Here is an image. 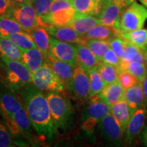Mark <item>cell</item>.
I'll return each mask as SVG.
<instances>
[{
  "label": "cell",
  "instance_id": "obj_1",
  "mask_svg": "<svg viewBox=\"0 0 147 147\" xmlns=\"http://www.w3.org/2000/svg\"><path fill=\"white\" fill-rule=\"evenodd\" d=\"M20 96L37 137L52 142L58 134V129L52 118L47 95L31 83L21 90Z\"/></svg>",
  "mask_w": 147,
  "mask_h": 147
},
{
  "label": "cell",
  "instance_id": "obj_2",
  "mask_svg": "<svg viewBox=\"0 0 147 147\" xmlns=\"http://www.w3.org/2000/svg\"><path fill=\"white\" fill-rule=\"evenodd\" d=\"M58 92H48L46 94L51 115L58 129L68 131L75 123L74 108L68 98Z\"/></svg>",
  "mask_w": 147,
  "mask_h": 147
},
{
  "label": "cell",
  "instance_id": "obj_3",
  "mask_svg": "<svg viewBox=\"0 0 147 147\" xmlns=\"http://www.w3.org/2000/svg\"><path fill=\"white\" fill-rule=\"evenodd\" d=\"M5 124L11 136L14 137V143L18 146H29L35 144L37 138L35 136L32 124L24 106L12 116H5Z\"/></svg>",
  "mask_w": 147,
  "mask_h": 147
},
{
  "label": "cell",
  "instance_id": "obj_4",
  "mask_svg": "<svg viewBox=\"0 0 147 147\" xmlns=\"http://www.w3.org/2000/svg\"><path fill=\"white\" fill-rule=\"evenodd\" d=\"M6 73V84L15 93H21V90L32 83V72L21 61L9 59L0 57Z\"/></svg>",
  "mask_w": 147,
  "mask_h": 147
},
{
  "label": "cell",
  "instance_id": "obj_5",
  "mask_svg": "<svg viewBox=\"0 0 147 147\" xmlns=\"http://www.w3.org/2000/svg\"><path fill=\"white\" fill-rule=\"evenodd\" d=\"M146 19L147 8L135 1L121 14L116 29L121 34L142 29Z\"/></svg>",
  "mask_w": 147,
  "mask_h": 147
},
{
  "label": "cell",
  "instance_id": "obj_6",
  "mask_svg": "<svg viewBox=\"0 0 147 147\" xmlns=\"http://www.w3.org/2000/svg\"><path fill=\"white\" fill-rule=\"evenodd\" d=\"M110 113V106L98 95L90 97V101L82 110V128L91 132L101 119Z\"/></svg>",
  "mask_w": 147,
  "mask_h": 147
},
{
  "label": "cell",
  "instance_id": "obj_7",
  "mask_svg": "<svg viewBox=\"0 0 147 147\" xmlns=\"http://www.w3.org/2000/svg\"><path fill=\"white\" fill-rule=\"evenodd\" d=\"M32 81L35 87L42 91L61 93L66 91L65 84L55 74L47 62L32 73Z\"/></svg>",
  "mask_w": 147,
  "mask_h": 147
},
{
  "label": "cell",
  "instance_id": "obj_8",
  "mask_svg": "<svg viewBox=\"0 0 147 147\" xmlns=\"http://www.w3.org/2000/svg\"><path fill=\"white\" fill-rule=\"evenodd\" d=\"M9 18L15 20L25 32L38 27H47V25L36 13L32 2H27L11 7Z\"/></svg>",
  "mask_w": 147,
  "mask_h": 147
},
{
  "label": "cell",
  "instance_id": "obj_9",
  "mask_svg": "<svg viewBox=\"0 0 147 147\" xmlns=\"http://www.w3.org/2000/svg\"><path fill=\"white\" fill-rule=\"evenodd\" d=\"M97 129L107 144L120 146L124 142V132L111 113L101 119L97 124Z\"/></svg>",
  "mask_w": 147,
  "mask_h": 147
},
{
  "label": "cell",
  "instance_id": "obj_10",
  "mask_svg": "<svg viewBox=\"0 0 147 147\" xmlns=\"http://www.w3.org/2000/svg\"><path fill=\"white\" fill-rule=\"evenodd\" d=\"M66 91L75 100L85 102L90 99L89 76L79 65L74 67L70 82L66 86Z\"/></svg>",
  "mask_w": 147,
  "mask_h": 147
},
{
  "label": "cell",
  "instance_id": "obj_11",
  "mask_svg": "<svg viewBox=\"0 0 147 147\" xmlns=\"http://www.w3.org/2000/svg\"><path fill=\"white\" fill-rule=\"evenodd\" d=\"M49 57L55 60L66 62L74 67L78 65L76 46L72 43L60 41L53 37H50Z\"/></svg>",
  "mask_w": 147,
  "mask_h": 147
},
{
  "label": "cell",
  "instance_id": "obj_12",
  "mask_svg": "<svg viewBox=\"0 0 147 147\" xmlns=\"http://www.w3.org/2000/svg\"><path fill=\"white\" fill-rule=\"evenodd\" d=\"M146 110L145 106L138 108L132 114L124 135V143L130 145L142 133L145 126Z\"/></svg>",
  "mask_w": 147,
  "mask_h": 147
},
{
  "label": "cell",
  "instance_id": "obj_13",
  "mask_svg": "<svg viewBox=\"0 0 147 147\" xmlns=\"http://www.w3.org/2000/svg\"><path fill=\"white\" fill-rule=\"evenodd\" d=\"M0 106L3 115L12 116L23 105L16 93L5 84H0Z\"/></svg>",
  "mask_w": 147,
  "mask_h": 147
},
{
  "label": "cell",
  "instance_id": "obj_14",
  "mask_svg": "<svg viewBox=\"0 0 147 147\" xmlns=\"http://www.w3.org/2000/svg\"><path fill=\"white\" fill-rule=\"evenodd\" d=\"M124 9L114 0H104L102 8L97 16L100 25L116 29L119 17Z\"/></svg>",
  "mask_w": 147,
  "mask_h": 147
},
{
  "label": "cell",
  "instance_id": "obj_15",
  "mask_svg": "<svg viewBox=\"0 0 147 147\" xmlns=\"http://www.w3.org/2000/svg\"><path fill=\"white\" fill-rule=\"evenodd\" d=\"M76 14V10L73 7L59 10L53 13L49 14L43 21L47 26H69Z\"/></svg>",
  "mask_w": 147,
  "mask_h": 147
},
{
  "label": "cell",
  "instance_id": "obj_16",
  "mask_svg": "<svg viewBox=\"0 0 147 147\" xmlns=\"http://www.w3.org/2000/svg\"><path fill=\"white\" fill-rule=\"evenodd\" d=\"M47 29L51 37L60 41L72 44L84 42L82 36L69 26H49L47 27Z\"/></svg>",
  "mask_w": 147,
  "mask_h": 147
},
{
  "label": "cell",
  "instance_id": "obj_17",
  "mask_svg": "<svg viewBox=\"0 0 147 147\" xmlns=\"http://www.w3.org/2000/svg\"><path fill=\"white\" fill-rule=\"evenodd\" d=\"M78 64L86 72L95 68L100 63L93 53L83 43L76 44Z\"/></svg>",
  "mask_w": 147,
  "mask_h": 147
},
{
  "label": "cell",
  "instance_id": "obj_18",
  "mask_svg": "<svg viewBox=\"0 0 147 147\" xmlns=\"http://www.w3.org/2000/svg\"><path fill=\"white\" fill-rule=\"evenodd\" d=\"M76 13L83 15L98 16L104 0H69Z\"/></svg>",
  "mask_w": 147,
  "mask_h": 147
},
{
  "label": "cell",
  "instance_id": "obj_19",
  "mask_svg": "<svg viewBox=\"0 0 147 147\" xmlns=\"http://www.w3.org/2000/svg\"><path fill=\"white\" fill-rule=\"evenodd\" d=\"M124 99L127 103L132 114L138 108L144 106V96L142 82L125 90Z\"/></svg>",
  "mask_w": 147,
  "mask_h": 147
},
{
  "label": "cell",
  "instance_id": "obj_20",
  "mask_svg": "<svg viewBox=\"0 0 147 147\" xmlns=\"http://www.w3.org/2000/svg\"><path fill=\"white\" fill-rule=\"evenodd\" d=\"M110 113L120 125L125 134L132 113L124 97L110 106Z\"/></svg>",
  "mask_w": 147,
  "mask_h": 147
},
{
  "label": "cell",
  "instance_id": "obj_21",
  "mask_svg": "<svg viewBox=\"0 0 147 147\" xmlns=\"http://www.w3.org/2000/svg\"><path fill=\"white\" fill-rule=\"evenodd\" d=\"M22 51L23 54L21 61L28 67L32 73L39 69L46 63L45 56L38 48L22 49Z\"/></svg>",
  "mask_w": 147,
  "mask_h": 147
},
{
  "label": "cell",
  "instance_id": "obj_22",
  "mask_svg": "<svg viewBox=\"0 0 147 147\" xmlns=\"http://www.w3.org/2000/svg\"><path fill=\"white\" fill-rule=\"evenodd\" d=\"M28 33L32 36L36 47L42 53L47 61L49 57V51L50 47V36L47 27H36L29 31Z\"/></svg>",
  "mask_w": 147,
  "mask_h": 147
},
{
  "label": "cell",
  "instance_id": "obj_23",
  "mask_svg": "<svg viewBox=\"0 0 147 147\" xmlns=\"http://www.w3.org/2000/svg\"><path fill=\"white\" fill-rule=\"evenodd\" d=\"M100 24L98 18L95 17V16L83 15L76 13L69 27L82 36L93 27Z\"/></svg>",
  "mask_w": 147,
  "mask_h": 147
},
{
  "label": "cell",
  "instance_id": "obj_24",
  "mask_svg": "<svg viewBox=\"0 0 147 147\" xmlns=\"http://www.w3.org/2000/svg\"><path fill=\"white\" fill-rule=\"evenodd\" d=\"M125 90L118 80L106 84L98 95L109 106L113 105L124 97Z\"/></svg>",
  "mask_w": 147,
  "mask_h": 147
},
{
  "label": "cell",
  "instance_id": "obj_25",
  "mask_svg": "<svg viewBox=\"0 0 147 147\" xmlns=\"http://www.w3.org/2000/svg\"><path fill=\"white\" fill-rule=\"evenodd\" d=\"M120 36L118 31L112 27L106 26L104 25H97L90 29L82 36L83 41L89 39H97L109 40L116 36Z\"/></svg>",
  "mask_w": 147,
  "mask_h": 147
},
{
  "label": "cell",
  "instance_id": "obj_26",
  "mask_svg": "<svg viewBox=\"0 0 147 147\" xmlns=\"http://www.w3.org/2000/svg\"><path fill=\"white\" fill-rule=\"evenodd\" d=\"M47 61L51 65L55 74L62 80L65 86H67L72 77L74 67L66 62L55 60L49 57H48Z\"/></svg>",
  "mask_w": 147,
  "mask_h": 147
},
{
  "label": "cell",
  "instance_id": "obj_27",
  "mask_svg": "<svg viewBox=\"0 0 147 147\" xmlns=\"http://www.w3.org/2000/svg\"><path fill=\"white\" fill-rule=\"evenodd\" d=\"M23 51L19 47L8 38L0 37V57L9 59L21 61Z\"/></svg>",
  "mask_w": 147,
  "mask_h": 147
},
{
  "label": "cell",
  "instance_id": "obj_28",
  "mask_svg": "<svg viewBox=\"0 0 147 147\" xmlns=\"http://www.w3.org/2000/svg\"><path fill=\"white\" fill-rule=\"evenodd\" d=\"M132 61L144 63V50L125 40L124 55L121 59V64L127 63Z\"/></svg>",
  "mask_w": 147,
  "mask_h": 147
},
{
  "label": "cell",
  "instance_id": "obj_29",
  "mask_svg": "<svg viewBox=\"0 0 147 147\" xmlns=\"http://www.w3.org/2000/svg\"><path fill=\"white\" fill-rule=\"evenodd\" d=\"M97 68L105 85L118 80L119 69L116 66L100 62Z\"/></svg>",
  "mask_w": 147,
  "mask_h": 147
},
{
  "label": "cell",
  "instance_id": "obj_30",
  "mask_svg": "<svg viewBox=\"0 0 147 147\" xmlns=\"http://www.w3.org/2000/svg\"><path fill=\"white\" fill-rule=\"evenodd\" d=\"M120 36L142 49H144L147 45L146 29L142 28L130 32L121 33Z\"/></svg>",
  "mask_w": 147,
  "mask_h": 147
},
{
  "label": "cell",
  "instance_id": "obj_31",
  "mask_svg": "<svg viewBox=\"0 0 147 147\" xmlns=\"http://www.w3.org/2000/svg\"><path fill=\"white\" fill-rule=\"evenodd\" d=\"M5 38L10 40L22 49H30L37 48L32 36L28 32H25V31L12 33L5 37Z\"/></svg>",
  "mask_w": 147,
  "mask_h": 147
},
{
  "label": "cell",
  "instance_id": "obj_32",
  "mask_svg": "<svg viewBox=\"0 0 147 147\" xmlns=\"http://www.w3.org/2000/svg\"><path fill=\"white\" fill-rule=\"evenodd\" d=\"M83 44L89 48L100 62L102 61V59L106 52L110 49L108 40L89 39L84 41Z\"/></svg>",
  "mask_w": 147,
  "mask_h": 147
},
{
  "label": "cell",
  "instance_id": "obj_33",
  "mask_svg": "<svg viewBox=\"0 0 147 147\" xmlns=\"http://www.w3.org/2000/svg\"><path fill=\"white\" fill-rule=\"evenodd\" d=\"M127 70L136 78L140 82H142L147 75V69L144 63H140L136 61H132L127 63L121 64L119 71Z\"/></svg>",
  "mask_w": 147,
  "mask_h": 147
},
{
  "label": "cell",
  "instance_id": "obj_34",
  "mask_svg": "<svg viewBox=\"0 0 147 147\" xmlns=\"http://www.w3.org/2000/svg\"><path fill=\"white\" fill-rule=\"evenodd\" d=\"M23 29L15 20L9 17L0 16V37L5 38L6 36L18 32H23Z\"/></svg>",
  "mask_w": 147,
  "mask_h": 147
},
{
  "label": "cell",
  "instance_id": "obj_35",
  "mask_svg": "<svg viewBox=\"0 0 147 147\" xmlns=\"http://www.w3.org/2000/svg\"><path fill=\"white\" fill-rule=\"evenodd\" d=\"M90 83V97L99 95L105 87L97 67L91 69L87 72Z\"/></svg>",
  "mask_w": 147,
  "mask_h": 147
},
{
  "label": "cell",
  "instance_id": "obj_36",
  "mask_svg": "<svg viewBox=\"0 0 147 147\" xmlns=\"http://www.w3.org/2000/svg\"><path fill=\"white\" fill-rule=\"evenodd\" d=\"M55 0H32L33 6L37 14L42 19L49 15L51 8Z\"/></svg>",
  "mask_w": 147,
  "mask_h": 147
},
{
  "label": "cell",
  "instance_id": "obj_37",
  "mask_svg": "<svg viewBox=\"0 0 147 147\" xmlns=\"http://www.w3.org/2000/svg\"><path fill=\"white\" fill-rule=\"evenodd\" d=\"M118 81L120 82L124 90L133 87L140 82L139 80L132 74L127 70L119 71L118 74Z\"/></svg>",
  "mask_w": 147,
  "mask_h": 147
},
{
  "label": "cell",
  "instance_id": "obj_38",
  "mask_svg": "<svg viewBox=\"0 0 147 147\" xmlns=\"http://www.w3.org/2000/svg\"><path fill=\"white\" fill-rule=\"evenodd\" d=\"M14 146L12 136L6 124L0 120V147Z\"/></svg>",
  "mask_w": 147,
  "mask_h": 147
},
{
  "label": "cell",
  "instance_id": "obj_39",
  "mask_svg": "<svg viewBox=\"0 0 147 147\" xmlns=\"http://www.w3.org/2000/svg\"><path fill=\"white\" fill-rule=\"evenodd\" d=\"M110 48L115 52L119 58L123 57L125 45V40L122 37H114L108 40Z\"/></svg>",
  "mask_w": 147,
  "mask_h": 147
},
{
  "label": "cell",
  "instance_id": "obj_40",
  "mask_svg": "<svg viewBox=\"0 0 147 147\" xmlns=\"http://www.w3.org/2000/svg\"><path fill=\"white\" fill-rule=\"evenodd\" d=\"M102 62L115 65L119 69V66H120L121 64V59L119 58V57L117 56V55L110 48V49L106 52L104 57L102 59Z\"/></svg>",
  "mask_w": 147,
  "mask_h": 147
},
{
  "label": "cell",
  "instance_id": "obj_41",
  "mask_svg": "<svg viewBox=\"0 0 147 147\" xmlns=\"http://www.w3.org/2000/svg\"><path fill=\"white\" fill-rule=\"evenodd\" d=\"M70 7H72V5L69 0H55L51 8L49 14L53 13L61 9L70 8Z\"/></svg>",
  "mask_w": 147,
  "mask_h": 147
},
{
  "label": "cell",
  "instance_id": "obj_42",
  "mask_svg": "<svg viewBox=\"0 0 147 147\" xmlns=\"http://www.w3.org/2000/svg\"><path fill=\"white\" fill-rule=\"evenodd\" d=\"M11 7L9 0H0V16L9 17Z\"/></svg>",
  "mask_w": 147,
  "mask_h": 147
},
{
  "label": "cell",
  "instance_id": "obj_43",
  "mask_svg": "<svg viewBox=\"0 0 147 147\" xmlns=\"http://www.w3.org/2000/svg\"><path fill=\"white\" fill-rule=\"evenodd\" d=\"M142 86L144 96V106H147V75L142 81Z\"/></svg>",
  "mask_w": 147,
  "mask_h": 147
},
{
  "label": "cell",
  "instance_id": "obj_44",
  "mask_svg": "<svg viewBox=\"0 0 147 147\" xmlns=\"http://www.w3.org/2000/svg\"><path fill=\"white\" fill-rule=\"evenodd\" d=\"M116 3H117L123 9H125L127 7L131 4L135 0H114Z\"/></svg>",
  "mask_w": 147,
  "mask_h": 147
},
{
  "label": "cell",
  "instance_id": "obj_45",
  "mask_svg": "<svg viewBox=\"0 0 147 147\" xmlns=\"http://www.w3.org/2000/svg\"><path fill=\"white\" fill-rule=\"evenodd\" d=\"M141 141L145 146H147V125L144 126L142 133H141Z\"/></svg>",
  "mask_w": 147,
  "mask_h": 147
},
{
  "label": "cell",
  "instance_id": "obj_46",
  "mask_svg": "<svg viewBox=\"0 0 147 147\" xmlns=\"http://www.w3.org/2000/svg\"><path fill=\"white\" fill-rule=\"evenodd\" d=\"M10 4L12 5H16L18 4H21V3L31 2L32 0H9Z\"/></svg>",
  "mask_w": 147,
  "mask_h": 147
},
{
  "label": "cell",
  "instance_id": "obj_47",
  "mask_svg": "<svg viewBox=\"0 0 147 147\" xmlns=\"http://www.w3.org/2000/svg\"><path fill=\"white\" fill-rule=\"evenodd\" d=\"M143 50H144V63L147 69V45L146 47L143 49Z\"/></svg>",
  "mask_w": 147,
  "mask_h": 147
},
{
  "label": "cell",
  "instance_id": "obj_48",
  "mask_svg": "<svg viewBox=\"0 0 147 147\" xmlns=\"http://www.w3.org/2000/svg\"><path fill=\"white\" fill-rule=\"evenodd\" d=\"M138 1L144 5L145 8H147V0H138Z\"/></svg>",
  "mask_w": 147,
  "mask_h": 147
},
{
  "label": "cell",
  "instance_id": "obj_49",
  "mask_svg": "<svg viewBox=\"0 0 147 147\" xmlns=\"http://www.w3.org/2000/svg\"><path fill=\"white\" fill-rule=\"evenodd\" d=\"M0 115H1V116H3V113L2 109H1V106H0Z\"/></svg>",
  "mask_w": 147,
  "mask_h": 147
}]
</instances>
